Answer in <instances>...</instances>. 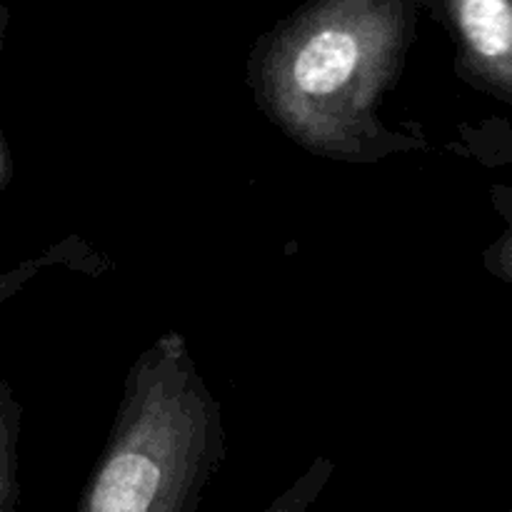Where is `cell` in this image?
<instances>
[{"instance_id":"6da1fadb","label":"cell","mask_w":512,"mask_h":512,"mask_svg":"<svg viewBox=\"0 0 512 512\" xmlns=\"http://www.w3.org/2000/svg\"><path fill=\"white\" fill-rule=\"evenodd\" d=\"M415 0H310L260 53V95L275 123L313 153L358 158L398 75ZM385 135V133H383Z\"/></svg>"},{"instance_id":"7a4b0ae2","label":"cell","mask_w":512,"mask_h":512,"mask_svg":"<svg viewBox=\"0 0 512 512\" xmlns=\"http://www.w3.org/2000/svg\"><path fill=\"white\" fill-rule=\"evenodd\" d=\"M223 455L220 408L178 333L130 370L103 460L78 512H195Z\"/></svg>"},{"instance_id":"3957f363","label":"cell","mask_w":512,"mask_h":512,"mask_svg":"<svg viewBox=\"0 0 512 512\" xmlns=\"http://www.w3.org/2000/svg\"><path fill=\"white\" fill-rule=\"evenodd\" d=\"M458 43L463 78L512 105V0H435Z\"/></svg>"},{"instance_id":"277c9868","label":"cell","mask_w":512,"mask_h":512,"mask_svg":"<svg viewBox=\"0 0 512 512\" xmlns=\"http://www.w3.org/2000/svg\"><path fill=\"white\" fill-rule=\"evenodd\" d=\"M15 440H18V405L10 390L0 383V512H15Z\"/></svg>"},{"instance_id":"5b68a950","label":"cell","mask_w":512,"mask_h":512,"mask_svg":"<svg viewBox=\"0 0 512 512\" xmlns=\"http://www.w3.org/2000/svg\"><path fill=\"white\" fill-rule=\"evenodd\" d=\"M500 218L505 220V230L483 255V263L490 273L503 283L512 285V185H495L490 190Z\"/></svg>"},{"instance_id":"8992f818","label":"cell","mask_w":512,"mask_h":512,"mask_svg":"<svg viewBox=\"0 0 512 512\" xmlns=\"http://www.w3.org/2000/svg\"><path fill=\"white\" fill-rule=\"evenodd\" d=\"M333 475V463L328 458L315 460L308 468V473L298 480L295 485H290L273 505L265 512H310L313 510L315 500H318L320 490L325 488V483Z\"/></svg>"},{"instance_id":"52a82bcc","label":"cell","mask_w":512,"mask_h":512,"mask_svg":"<svg viewBox=\"0 0 512 512\" xmlns=\"http://www.w3.org/2000/svg\"><path fill=\"white\" fill-rule=\"evenodd\" d=\"M475 153L483 155L490 165H503L512 170V123L498 120L485 125L480 133L473 135Z\"/></svg>"},{"instance_id":"ba28073f","label":"cell","mask_w":512,"mask_h":512,"mask_svg":"<svg viewBox=\"0 0 512 512\" xmlns=\"http://www.w3.org/2000/svg\"><path fill=\"white\" fill-rule=\"evenodd\" d=\"M5 178H8V153H5L3 140H0V185L5 183Z\"/></svg>"},{"instance_id":"9c48e42d","label":"cell","mask_w":512,"mask_h":512,"mask_svg":"<svg viewBox=\"0 0 512 512\" xmlns=\"http://www.w3.org/2000/svg\"><path fill=\"white\" fill-rule=\"evenodd\" d=\"M0 30H3V15H0Z\"/></svg>"}]
</instances>
